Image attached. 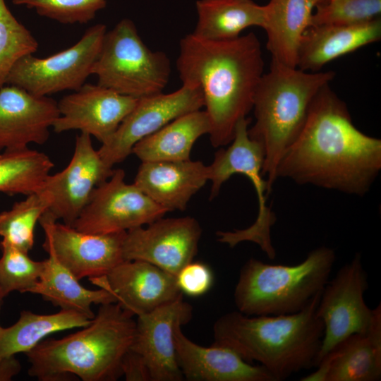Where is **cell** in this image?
Wrapping results in <instances>:
<instances>
[{"label": "cell", "instance_id": "5b68a950", "mask_svg": "<svg viewBox=\"0 0 381 381\" xmlns=\"http://www.w3.org/2000/svg\"><path fill=\"white\" fill-rule=\"evenodd\" d=\"M334 76L332 71L308 72L274 59L262 75L253 98L255 121L248 133L263 149L270 194L279 162L302 129L314 97Z\"/></svg>", "mask_w": 381, "mask_h": 381}, {"label": "cell", "instance_id": "e575fe53", "mask_svg": "<svg viewBox=\"0 0 381 381\" xmlns=\"http://www.w3.org/2000/svg\"><path fill=\"white\" fill-rule=\"evenodd\" d=\"M176 279L182 294L196 297L206 294L210 289L214 276L208 265L193 260L178 272Z\"/></svg>", "mask_w": 381, "mask_h": 381}, {"label": "cell", "instance_id": "f1b7e54d", "mask_svg": "<svg viewBox=\"0 0 381 381\" xmlns=\"http://www.w3.org/2000/svg\"><path fill=\"white\" fill-rule=\"evenodd\" d=\"M54 166L45 153L29 147L0 153V193L28 195L38 192Z\"/></svg>", "mask_w": 381, "mask_h": 381}, {"label": "cell", "instance_id": "ba28073f", "mask_svg": "<svg viewBox=\"0 0 381 381\" xmlns=\"http://www.w3.org/2000/svg\"><path fill=\"white\" fill-rule=\"evenodd\" d=\"M250 118L241 119L236 124L233 140L226 149L219 150L208 166L211 181L210 199L215 198L224 183L234 174H242L252 183L258 198V212L252 225L244 229L217 231L220 243L234 248L250 241L257 244L271 260L276 257L271 229L277 221L274 212L267 205L270 195L267 182L262 174L264 152L261 145L251 139L248 133Z\"/></svg>", "mask_w": 381, "mask_h": 381}, {"label": "cell", "instance_id": "3957f363", "mask_svg": "<svg viewBox=\"0 0 381 381\" xmlns=\"http://www.w3.org/2000/svg\"><path fill=\"white\" fill-rule=\"evenodd\" d=\"M320 294L292 314L227 313L213 325V343L231 349L248 363L258 362L275 381L316 368L324 334L323 323L316 313Z\"/></svg>", "mask_w": 381, "mask_h": 381}, {"label": "cell", "instance_id": "d4e9b609", "mask_svg": "<svg viewBox=\"0 0 381 381\" xmlns=\"http://www.w3.org/2000/svg\"><path fill=\"white\" fill-rule=\"evenodd\" d=\"M210 130L205 111L189 112L138 142L132 154L142 162L188 160L195 141Z\"/></svg>", "mask_w": 381, "mask_h": 381}, {"label": "cell", "instance_id": "7c38bea8", "mask_svg": "<svg viewBox=\"0 0 381 381\" xmlns=\"http://www.w3.org/2000/svg\"><path fill=\"white\" fill-rule=\"evenodd\" d=\"M202 107V92L195 84L183 83L175 92L139 98L114 133L97 151L104 162L113 167L132 154L138 142L176 118Z\"/></svg>", "mask_w": 381, "mask_h": 381}, {"label": "cell", "instance_id": "8d00e7d4", "mask_svg": "<svg viewBox=\"0 0 381 381\" xmlns=\"http://www.w3.org/2000/svg\"><path fill=\"white\" fill-rule=\"evenodd\" d=\"M20 369V363L15 356L0 361V381H10Z\"/></svg>", "mask_w": 381, "mask_h": 381}, {"label": "cell", "instance_id": "52a82bcc", "mask_svg": "<svg viewBox=\"0 0 381 381\" xmlns=\"http://www.w3.org/2000/svg\"><path fill=\"white\" fill-rule=\"evenodd\" d=\"M170 73L166 54L150 50L128 18L107 31L92 68L98 85L138 99L162 92Z\"/></svg>", "mask_w": 381, "mask_h": 381}, {"label": "cell", "instance_id": "836d02e7", "mask_svg": "<svg viewBox=\"0 0 381 381\" xmlns=\"http://www.w3.org/2000/svg\"><path fill=\"white\" fill-rule=\"evenodd\" d=\"M16 6L62 24H86L107 5V0H12Z\"/></svg>", "mask_w": 381, "mask_h": 381}, {"label": "cell", "instance_id": "d6a6232c", "mask_svg": "<svg viewBox=\"0 0 381 381\" xmlns=\"http://www.w3.org/2000/svg\"><path fill=\"white\" fill-rule=\"evenodd\" d=\"M316 8L310 26L353 25L380 18L381 0H326Z\"/></svg>", "mask_w": 381, "mask_h": 381}, {"label": "cell", "instance_id": "ac0fdd59", "mask_svg": "<svg viewBox=\"0 0 381 381\" xmlns=\"http://www.w3.org/2000/svg\"><path fill=\"white\" fill-rule=\"evenodd\" d=\"M191 306L183 296L150 313L139 315L131 349L145 359L152 381H181L183 376L178 365L174 333L177 325L192 318Z\"/></svg>", "mask_w": 381, "mask_h": 381}, {"label": "cell", "instance_id": "484cf974", "mask_svg": "<svg viewBox=\"0 0 381 381\" xmlns=\"http://www.w3.org/2000/svg\"><path fill=\"white\" fill-rule=\"evenodd\" d=\"M47 253L40 279L30 293L40 295L61 310L78 312L90 318L95 316L92 305L116 303L114 296L104 289L92 290L83 286L52 253Z\"/></svg>", "mask_w": 381, "mask_h": 381}, {"label": "cell", "instance_id": "9a60e30c", "mask_svg": "<svg viewBox=\"0 0 381 381\" xmlns=\"http://www.w3.org/2000/svg\"><path fill=\"white\" fill-rule=\"evenodd\" d=\"M92 143L91 136L80 133L75 138L73 156L68 165L49 174L43 189L51 198L47 210L56 220L72 226L89 201L95 188L112 174Z\"/></svg>", "mask_w": 381, "mask_h": 381}, {"label": "cell", "instance_id": "6da1fadb", "mask_svg": "<svg viewBox=\"0 0 381 381\" xmlns=\"http://www.w3.org/2000/svg\"><path fill=\"white\" fill-rule=\"evenodd\" d=\"M381 171V140L353 124L346 103L322 87L277 167V179L365 195Z\"/></svg>", "mask_w": 381, "mask_h": 381}, {"label": "cell", "instance_id": "4dcf8cb0", "mask_svg": "<svg viewBox=\"0 0 381 381\" xmlns=\"http://www.w3.org/2000/svg\"><path fill=\"white\" fill-rule=\"evenodd\" d=\"M38 42L31 32L13 15L5 0H0V88L13 66L21 58L33 54Z\"/></svg>", "mask_w": 381, "mask_h": 381}, {"label": "cell", "instance_id": "7402d4cb", "mask_svg": "<svg viewBox=\"0 0 381 381\" xmlns=\"http://www.w3.org/2000/svg\"><path fill=\"white\" fill-rule=\"evenodd\" d=\"M209 168L200 161L143 162L133 183L168 212L186 210L206 182Z\"/></svg>", "mask_w": 381, "mask_h": 381}, {"label": "cell", "instance_id": "e0dca14e", "mask_svg": "<svg viewBox=\"0 0 381 381\" xmlns=\"http://www.w3.org/2000/svg\"><path fill=\"white\" fill-rule=\"evenodd\" d=\"M89 279L111 293L133 315L150 313L183 296L176 276L143 260H123L107 275Z\"/></svg>", "mask_w": 381, "mask_h": 381}, {"label": "cell", "instance_id": "30bf717a", "mask_svg": "<svg viewBox=\"0 0 381 381\" xmlns=\"http://www.w3.org/2000/svg\"><path fill=\"white\" fill-rule=\"evenodd\" d=\"M368 289V274L361 254L356 253L321 291L316 313L323 323L324 334L317 365L341 341L370 328L375 308H370L365 302L364 294Z\"/></svg>", "mask_w": 381, "mask_h": 381}, {"label": "cell", "instance_id": "cb8c5ba5", "mask_svg": "<svg viewBox=\"0 0 381 381\" xmlns=\"http://www.w3.org/2000/svg\"><path fill=\"white\" fill-rule=\"evenodd\" d=\"M326 0H270L265 7L262 28L267 36V49L274 59L296 68L298 46L310 26L314 8Z\"/></svg>", "mask_w": 381, "mask_h": 381}, {"label": "cell", "instance_id": "d590c367", "mask_svg": "<svg viewBox=\"0 0 381 381\" xmlns=\"http://www.w3.org/2000/svg\"><path fill=\"white\" fill-rule=\"evenodd\" d=\"M121 373L127 381H152L149 368L143 357L129 349L121 361Z\"/></svg>", "mask_w": 381, "mask_h": 381}, {"label": "cell", "instance_id": "f546056e", "mask_svg": "<svg viewBox=\"0 0 381 381\" xmlns=\"http://www.w3.org/2000/svg\"><path fill=\"white\" fill-rule=\"evenodd\" d=\"M50 205L49 194L42 188L15 202L9 210L0 212L1 241L28 253L34 245L37 222L49 210Z\"/></svg>", "mask_w": 381, "mask_h": 381}, {"label": "cell", "instance_id": "74e56055", "mask_svg": "<svg viewBox=\"0 0 381 381\" xmlns=\"http://www.w3.org/2000/svg\"><path fill=\"white\" fill-rule=\"evenodd\" d=\"M2 300H3V298H2V296H1V294H0V309H1V304H2Z\"/></svg>", "mask_w": 381, "mask_h": 381}, {"label": "cell", "instance_id": "603a6c76", "mask_svg": "<svg viewBox=\"0 0 381 381\" xmlns=\"http://www.w3.org/2000/svg\"><path fill=\"white\" fill-rule=\"evenodd\" d=\"M380 37V18L353 25L310 26L301 40L296 67L305 71H320L325 64Z\"/></svg>", "mask_w": 381, "mask_h": 381}, {"label": "cell", "instance_id": "4fadbf2b", "mask_svg": "<svg viewBox=\"0 0 381 381\" xmlns=\"http://www.w3.org/2000/svg\"><path fill=\"white\" fill-rule=\"evenodd\" d=\"M39 222L45 234L44 250L52 253L78 280L105 276L124 260L123 245L126 231L83 232L58 222L48 211Z\"/></svg>", "mask_w": 381, "mask_h": 381}, {"label": "cell", "instance_id": "7a4b0ae2", "mask_svg": "<svg viewBox=\"0 0 381 381\" xmlns=\"http://www.w3.org/2000/svg\"><path fill=\"white\" fill-rule=\"evenodd\" d=\"M176 67L183 83L198 85L214 147L229 145L237 123L253 109V98L263 75L260 42L253 32L224 41L193 33L179 43Z\"/></svg>", "mask_w": 381, "mask_h": 381}, {"label": "cell", "instance_id": "1f68e13d", "mask_svg": "<svg viewBox=\"0 0 381 381\" xmlns=\"http://www.w3.org/2000/svg\"><path fill=\"white\" fill-rule=\"evenodd\" d=\"M0 294L4 298L13 291L30 293L38 282L43 260L35 261L23 251L1 241Z\"/></svg>", "mask_w": 381, "mask_h": 381}, {"label": "cell", "instance_id": "44dd1931", "mask_svg": "<svg viewBox=\"0 0 381 381\" xmlns=\"http://www.w3.org/2000/svg\"><path fill=\"white\" fill-rule=\"evenodd\" d=\"M176 326L174 333L178 365L183 378L190 381H275L262 365L243 360L231 349L213 343L200 346Z\"/></svg>", "mask_w": 381, "mask_h": 381}, {"label": "cell", "instance_id": "ffe728a7", "mask_svg": "<svg viewBox=\"0 0 381 381\" xmlns=\"http://www.w3.org/2000/svg\"><path fill=\"white\" fill-rule=\"evenodd\" d=\"M301 381H378L381 379V305L364 333L350 335L327 353Z\"/></svg>", "mask_w": 381, "mask_h": 381}, {"label": "cell", "instance_id": "8fae6325", "mask_svg": "<svg viewBox=\"0 0 381 381\" xmlns=\"http://www.w3.org/2000/svg\"><path fill=\"white\" fill-rule=\"evenodd\" d=\"M168 211L125 181V172L114 169L98 185L72 226L89 234L128 231L163 217Z\"/></svg>", "mask_w": 381, "mask_h": 381}, {"label": "cell", "instance_id": "4316f807", "mask_svg": "<svg viewBox=\"0 0 381 381\" xmlns=\"http://www.w3.org/2000/svg\"><path fill=\"white\" fill-rule=\"evenodd\" d=\"M198 20L193 32L198 37L224 41L233 40L247 28H262L265 7L252 0H198Z\"/></svg>", "mask_w": 381, "mask_h": 381}, {"label": "cell", "instance_id": "9c48e42d", "mask_svg": "<svg viewBox=\"0 0 381 381\" xmlns=\"http://www.w3.org/2000/svg\"><path fill=\"white\" fill-rule=\"evenodd\" d=\"M106 32V25L98 23L88 28L68 49L46 58L33 54L21 58L11 68L6 84L39 97L79 90L92 75Z\"/></svg>", "mask_w": 381, "mask_h": 381}, {"label": "cell", "instance_id": "5bb4252c", "mask_svg": "<svg viewBox=\"0 0 381 381\" xmlns=\"http://www.w3.org/2000/svg\"><path fill=\"white\" fill-rule=\"evenodd\" d=\"M201 234L193 217H161L126 231L123 258L147 262L176 276L197 255Z\"/></svg>", "mask_w": 381, "mask_h": 381}, {"label": "cell", "instance_id": "277c9868", "mask_svg": "<svg viewBox=\"0 0 381 381\" xmlns=\"http://www.w3.org/2000/svg\"><path fill=\"white\" fill-rule=\"evenodd\" d=\"M118 303L99 305L90 322L60 339H44L25 353L30 376L40 381H115L131 348L135 320Z\"/></svg>", "mask_w": 381, "mask_h": 381}, {"label": "cell", "instance_id": "2e32d148", "mask_svg": "<svg viewBox=\"0 0 381 381\" xmlns=\"http://www.w3.org/2000/svg\"><path fill=\"white\" fill-rule=\"evenodd\" d=\"M138 99L97 83H85L57 102L59 116L52 128L57 133L80 131L103 143L114 133Z\"/></svg>", "mask_w": 381, "mask_h": 381}, {"label": "cell", "instance_id": "d6986e66", "mask_svg": "<svg viewBox=\"0 0 381 381\" xmlns=\"http://www.w3.org/2000/svg\"><path fill=\"white\" fill-rule=\"evenodd\" d=\"M59 116L57 102L11 85L0 88V152L42 145Z\"/></svg>", "mask_w": 381, "mask_h": 381}, {"label": "cell", "instance_id": "83f0119b", "mask_svg": "<svg viewBox=\"0 0 381 381\" xmlns=\"http://www.w3.org/2000/svg\"><path fill=\"white\" fill-rule=\"evenodd\" d=\"M92 318L73 311L61 310L53 314H37L23 310L13 325L0 326V361L18 353H27L47 336L87 325Z\"/></svg>", "mask_w": 381, "mask_h": 381}, {"label": "cell", "instance_id": "8992f818", "mask_svg": "<svg viewBox=\"0 0 381 381\" xmlns=\"http://www.w3.org/2000/svg\"><path fill=\"white\" fill-rule=\"evenodd\" d=\"M336 260L333 248L320 246L300 263L272 265L250 258L234 293L237 310L250 316L280 315L304 309L325 287Z\"/></svg>", "mask_w": 381, "mask_h": 381}]
</instances>
